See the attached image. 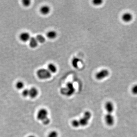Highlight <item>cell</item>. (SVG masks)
I'll use <instances>...</instances> for the list:
<instances>
[{"label": "cell", "mask_w": 137, "mask_h": 137, "mask_svg": "<svg viewBox=\"0 0 137 137\" xmlns=\"http://www.w3.org/2000/svg\"><path fill=\"white\" fill-rule=\"evenodd\" d=\"M50 11V8L47 6H43L40 9L41 13L44 15H46L49 14Z\"/></svg>", "instance_id": "cell-12"}, {"label": "cell", "mask_w": 137, "mask_h": 137, "mask_svg": "<svg viewBox=\"0 0 137 137\" xmlns=\"http://www.w3.org/2000/svg\"><path fill=\"white\" fill-rule=\"evenodd\" d=\"M31 3V2L30 0H23L22 1L23 4L26 7H28L30 6Z\"/></svg>", "instance_id": "cell-22"}, {"label": "cell", "mask_w": 137, "mask_h": 137, "mask_svg": "<svg viewBox=\"0 0 137 137\" xmlns=\"http://www.w3.org/2000/svg\"><path fill=\"white\" fill-rule=\"evenodd\" d=\"M47 69L49 71L52 73H55L57 71V67L55 64L53 63H50L47 66Z\"/></svg>", "instance_id": "cell-13"}, {"label": "cell", "mask_w": 137, "mask_h": 137, "mask_svg": "<svg viewBox=\"0 0 137 137\" xmlns=\"http://www.w3.org/2000/svg\"><path fill=\"white\" fill-rule=\"evenodd\" d=\"M38 42L35 37H31L29 40V46L32 48H35L38 45Z\"/></svg>", "instance_id": "cell-11"}, {"label": "cell", "mask_w": 137, "mask_h": 137, "mask_svg": "<svg viewBox=\"0 0 137 137\" xmlns=\"http://www.w3.org/2000/svg\"><path fill=\"white\" fill-rule=\"evenodd\" d=\"M109 74V72L108 70L106 69H102L96 73V78L98 80H101L108 77Z\"/></svg>", "instance_id": "cell-5"}, {"label": "cell", "mask_w": 137, "mask_h": 137, "mask_svg": "<svg viewBox=\"0 0 137 137\" xmlns=\"http://www.w3.org/2000/svg\"><path fill=\"white\" fill-rule=\"evenodd\" d=\"M36 38L38 42L40 43H44L45 41V38L42 35H37Z\"/></svg>", "instance_id": "cell-17"}, {"label": "cell", "mask_w": 137, "mask_h": 137, "mask_svg": "<svg viewBox=\"0 0 137 137\" xmlns=\"http://www.w3.org/2000/svg\"><path fill=\"white\" fill-rule=\"evenodd\" d=\"M132 93L134 94V95H137V84L134 85L131 89Z\"/></svg>", "instance_id": "cell-20"}, {"label": "cell", "mask_w": 137, "mask_h": 137, "mask_svg": "<svg viewBox=\"0 0 137 137\" xmlns=\"http://www.w3.org/2000/svg\"><path fill=\"white\" fill-rule=\"evenodd\" d=\"M27 137H36L35 135H29Z\"/></svg>", "instance_id": "cell-23"}, {"label": "cell", "mask_w": 137, "mask_h": 137, "mask_svg": "<svg viewBox=\"0 0 137 137\" xmlns=\"http://www.w3.org/2000/svg\"><path fill=\"white\" fill-rule=\"evenodd\" d=\"M39 94V91L36 87H33L29 89V97L32 99L35 98Z\"/></svg>", "instance_id": "cell-9"}, {"label": "cell", "mask_w": 137, "mask_h": 137, "mask_svg": "<svg viewBox=\"0 0 137 137\" xmlns=\"http://www.w3.org/2000/svg\"><path fill=\"white\" fill-rule=\"evenodd\" d=\"M48 110L45 108L39 110L37 114V118L39 120L42 121L44 125H48L50 123V119L48 117Z\"/></svg>", "instance_id": "cell-2"}, {"label": "cell", "mask_w": 137, "mask_h": 137, "mask_svg": "<svg viewBox=\"0 0 137 137\" xmlns=\"http://www.w3.org/2000/svg\"><path fill=\"white\" fill-rule=\"evenodd\" d=\"M105 109L107 113H112L115 109L114 104L112 102L110 101L107 102L105 104Z\"/></svg>", "instance_id": "cell-7"}, {"label": "cell", "mask_w": 137, "mask_h": 137, "mask_svg": "<svg viewBox=\"0 0 137 137\" xmlns=\"http://www.w3.org/2000/svg\"><path fill=\"white\" fill-rule=\"evenodd\" d=\"M22 94L24 97H27L29 96V89L25 88L23 89Z\"/></svg>", "instance_id": "cell-19"}, {"label": "cell", "mask_w": 137, "mask_h": 137, "mask_svg": "<svg viewBox=\"0 0 137 137\" xmlns=\"http://www.w3.org/2000/svg\"><path fill=\"white\" fill-rule=\"evenodd\" d=\"M20 37L21 41L24 42H26L29 41V39H30L31 37L29 33L27 32H23L21 34L20 36Z\"/></svg>", "instance_id": "cell-10"}, {"label": "cell", "mask_w": 137, "mask_h": 137, "mask_svg": "<svg viewBox=\"0 0 137 137\" xmlns=\"http://www.w3.org/2000/svg\"><path fill=\"white\" fill-rule=\"evenodd\" d=\"M25 86V84L22 81H18L16 83V87L19 90H23Z\"/></svg>", "instance_id": "cell-16"}, {"label": "cell", "mask_w": 137, "mask_h": 137, "mask_svg": "<svg viewBox=\"0 0 137 137\" xmlns=\"http://www.w3.org/2000/svg\"><path fill=\"white\" fill-rule=\"evenodd\" d=\"M80 61V60L78 58H74L72 61V64L73 67L75 68H77L78 67V64Z\"/></svg>", "instance_id": "cell-15"}, {"label": "cell", "mask_w": 137, "mask_h": 137, "mask_svg": "<svg viewBox=\"0 0 137 137\" xmlns=\"http://www.w3.org/2000/svg\"><path fill=\"white\" fill-rule=\"evenodd\" d=\"M91 117V113L90 111H86L84 112L83 116L79 119L72 121V125L75 128L79 126H85L88 124Z\"/></svg>", "instance_id": "cell-1"}, {"label": "cell", "mask_w": 137, "mask_h": 137, "mask_svg": "<svg viewBox=\"0 0 137 137\" xmlns=\"http://www.w3.org/2000/svg\"><path fill=\"white\" fill-rule=\"evenodd\" d=\"M133 16L131 13L126 12L123 14L121 17L122 20L124 22L129 23L133 20Z\"/></svg>", "instance_id": "cell-8"}, {"label": "cell", "mask_w": 137, "mask_h": 137, "mask_svg": "<svg viewBox=\"0 0 137 137\" xmlns=\"http://www.w3.org/2000/svg\"><path fill=\"white\" fill-rule=\"evenodd\" d=\"M58 134L55 131H53L49 132L48 135L47 137H58Z\"/></svg>", "instance_id": "cell-18"}, {"label": "cell", "mask_w": 137, "mask_h": 137, "mask_svg": "<svg viewBox=\"0 0 137 137\" xmlns=\"http://www.w3.org/2000/svg\"><path fill=\"white\" fill-rule=\"evenodd\" d=\"M37 75L39 78L42 80L49 79L52 75V74L49 71L44 68L39 69L37 72Z\"/></svg>", "instance_id": "cell-4"}, {"label": "cell", "mask_w": 137, "mask_h": 137, "mask_svg": "<svg viewBox=\"0 0 137 137\" xmlns=\"http://www.w3.org/2000/svg\"><path fill=\"white\" fill-rule=\"evenodd\" d=\"M75 91V89L74 85L72 83H67L65 87L61 89V94L67 96H71L74 94Z\"/></svg>", "instance_id": "cell-3"}, {"label": "cell", "mask_w": 137, "mask_h": 137, "mask_svg": "<svg viewBox=\"0 0 137 137\" xmlns=\"http://www.w3.org/2000/svg\"><path fill=\"white\" fill-rule=\"evenodd\" d=\"M57 33L55 31H51L47 33V36L50 39H54L56 37Z\"/></svg>", "instance_id": "cell-14"}, {"label": "cell", "mask_w": 137, "mask_h": 137, "mask_svg": "<svg viewBox=\"0 0 137 137\" xmlns=\"http://www.w3.org/2000/svg\"><path fill=\"white\" fill-rule=\"evenodd\" d=\"M103 1L102 0H94L93 1V3L95 6H99L102 3Z\"/></svg>", "instance_id": "cell-21"}, {"label": "cell", "mask_w": 137, "mask_h": 137, "mask_svg": "<svg viewBox=\"0 0 137 137\" xmlns=\"http://www.w3.org/2000/svg\"><path fill=\"white\" fill-rule=\"evenodd\" d=\"M104 120L107 125L112 126L115 123V118L112 113H107L104 117Z\"/></svg>", "instance_id": "cell-6"}]
</instances>
